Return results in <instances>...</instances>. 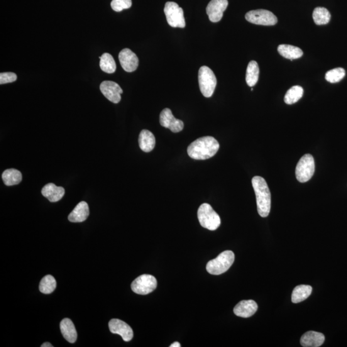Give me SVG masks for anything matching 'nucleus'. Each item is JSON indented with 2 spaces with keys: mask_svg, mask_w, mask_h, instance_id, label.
Returning <instances> with one entry per match:
<instances>
[{
  "mask_svg": "<svg viewBox=\"0 0 347 347\" xmlns=\"http://www.w3.org/2000/svg\"><path fill=\"white\" fill-rule=\"evenodd\" d=\"M60 329L63 337L69 343H73L76 341L77 332L72 320L69 319H63L60 324Z\"/></svg>",
  "mask_w": 347,
  "mask_h": 347,
  "instance_id": "aec40b11",
  "label": "nucleus"
},
{
  "mask_svg": "<svg viewBox=\"0 0 347 347\" xmlns=\"http://www.w3.org/2000/svg\"><path fill=\"white\" fill-rule=\"evenodd\" d=\"M99 59L100 67L103 72L109 74L115 72L117 65L113 56L108 53H104Z\"/></svg>",
  "mask_w": 347,
  "mask_h": 347,
  "instance_id": "393cba45",
  "label": "nucleus"
},
{
  "mask_svg": "<svg viewBox=\"0 0 347 347\" xmlns=\"http://www.w3.org/2000/svg\"><path fill=\"white\" fill-rule=\"evenodd\" d=\"M17 80L16 73L12 72H4L0 73V84H8L15 82Z\"/></svg>",
  "mask_w": 347,
  "mask_h": 347,
  "instance_id": "7c9ffc66",
  "label": "nucleus"
},
{
  "mask_svg": "<svg viewBox=\"0 0 347 347\" xmlns=\"http://www.w3.org/2000/svg\"><path fill=\"white\" fill-rule=\"evenodd\" d=\"M228 6V0H212L209 2L206 10L210 21L213 23L221 21Z\"/></svg>",
  "mask_w": 347,
  "mask_h": 347,
  "instance_id": "f8f14e48",
  "label": "nucleus"
},
{
  "mask_svg": "<svg viewBox=\"0 0 347 347\" xmlns=\"http://www.w3.org/2000/svg\"><path fill=\"white\" fill-rule=\"evenodd\" d=\"M345 76V71L342 68H334L327 72L326 79L331 83H337L341 81Z\"/></svg>",
  "mask_w": 347,
  "mask_h": 347,
  "instance_id": "c85d7f7f",
  "label": "nucleus"
},
{
  "mask_svg": "<svg viewBox=\"0 0 347 347\" xmlns=\"http://www.w3.org/2000/svg\"><path fill=\"white\" fill-rule=\"evenodd\" d=\"M312 288L309 285H300L293 290L292 296V301L294 304H298L308 299L311 295Z\"/></svg>",
  "mask_w": 347,
  "mask_h": 347,
  "instance_id": "4be33fe9",
  "label": "nucleus"
},
{
  "mask_svg": "<svg viewBox=\"0 0 347 347\" xmlns=\"http://www.w3.org/2000/svg\"><path fill=\"white\" fill-rule=\"evenodd\" d=\"M41 193L49 201L55 203L62 199L65 195V190L62 187H57L53 183H48L43 188Z\"/></svg>",
  "mask_w": 347,
  "mask_h": 347,
  "instance_id": "dca6fc26",
  "label": "nucleus"
},
{
  "mask_svg": "<svg viewBox=\"0 0 347 347\" xmlns=\"http://www.w3.org/2000/svg\"><path fill=\"white\" fill-rule=\"evenodd\" d=\"M90 210L86 202L81 201L78 204L68 216V220L72 222H82L89 217Z\"/></svg>",
  "mask_w": 347,
  "mask_h": 347,
  "instance_id": "a211bd4d",
  "label": "nucleus"
},
{
  "mask_svg": "<svg viewBox=\"0 0 347 347\" xmlns=\"http://www.w3.org/2000/svg\"><path fill=\"white\" fill-rule=\"evenodd\" d=\"M138 143L141 151L145 153H150L155 147V136L151 131L143 129L139 135Z\"/></svg>",
  "mask_w": 347,
  "mask_h": 347,
  "instance_id": "6ab92c4d",
  "label": "nucleus"
},
{
  "mask_svg": "<svg viewBox=\"0 0 347 347\" xmlns=\"http://www.w3.org/2000/svg\"><path fill=\"white\" fill-rule=\"evenodd\" d=\"M41 347H53V346L52 344H51L50 343H48V342H46V343H43L42 345L41 346Z\"/></svg>",
  "mask_w": 347,
  "mask_h": 347,
  "instance_id": "473e14b6",
  "label": "nucleus"
},
{
  "mask_svg": "<svg viewBox=\"0 0 347 347\" xmlns=\"http://www.w3.org/2000/svg\"><path fill=\"white\" fill-rule=\"evenodd\" d=\"M315 163L313 156L309 154L303 156L296 167V177L300 183H305L314 175Z\"/></svg>",
  "mask_w": 347,
  "mask_h": 347,
  "instance_id": "423d86ee",
  "label": "nucleus"
},
{
  "mask_svg": "<svg viewBox=\"0 0 347 347\" xmlns=\"http://www.w3.org/2000/svg\"><path fill=\"white\" fill-rule=\"evenodd\" d=\"M157 287V280L153 275L144 274L136 278L131 283L133 292L138 295H146L153 292Z\"/></svg>",
  "mask_w": 347,
  "mask_h": 347,
  "instance_id": "1a4fd4ad",
  "label": "nucleus"
},
{
  "mask_svg": "<svg viewBox=\"0 0 347 347\" xmlns=\"http://www.w3.org/2000/svg\"><path fill=\"white\" fill-rule=\"evenodd\" d=\"M197 217L202 227L214 231L221 224V218L217 212L209 204H204L199 207L197 211Z\"/></svg>",
  "mask_w": 347,
  "mask_h": 347,
  "instance_id": "20e7f679",
  "label": "nucleus"
},
{
  "mask_svg": "<svg viewBox=\"0 0 347 347\" xmlns=\"http://www.w3.org/2000/svg\"><path fill=\"white\" fill-rule=\"evenodd\" d=\"M325 341V336L320 332L309 331L303 334L300 343L304 347H319Z\"/></svg>",
  "mask_w": 347,
  "mask_h": 347,
  "instance_id": "f3484780",
  "label": "nucleus"
},
{
  "mask_svg": "<svg viewBox=\"0 0 347 347\" xmlns=\"http://www.w3.org/2000/svg\"><path fill=\"white\" fill-rule=\"evenodd\" d=\"M278 52L282 57L288 60H297L302 57L304 53L297 46L290 45H280L278 46Z\"/></svg>",
  "mask_w": 347,
  "mask_h": 347,
  "instance_id": "412c9836",
  "label": "nucleus"
},
{
  "mask_svg": "<svg viewBox=\"0 0 347 347\" xmlns=\"http://www.w3.org/2000/svg\"><path fill=\"white\" fill-rule=\"evenodd\" d=\"M57 283L54 277L52 275H46L41 280L40 284V292L44 294H50L54 292Z\"/></svg>",
  "mask_w": 347,
  "mask_h": 347,
  "instance_id": "cd10ccee",
  "label": "nucleus"
},
{
  "mask_svg": "<svg viewBox=\"0 0 347 347\" xmlns=\"http://www.w3.org/2000/svg\"><path fill=\"white\" fill-rule=\"evenodd\" d=\"M259 77V67L258 63L251 61L246 70V81L249 86L253 87L258 82Z\"/></svg>",
  "mask_w": 347,
  "mask_h": 347,
  "instance_id": "5701e85b",
  "label": "nucleus"
},
{
  "mask_svg": "<svg viewBox=\"0 0 347 347\" xmlns=\"http://www.w3.org/2000/svg\"><path fill=\"white\" fill-rule=\"evenodd\" d=\"M199 89L204 97L212 96L217 85V79L214 73L207 66L200 68L198 73Z\"/></svg>",
  "mask_w": 347,
  "mask_h": 347,
  "instance_id": "39448f33",
  "label": "nucleus"
},
{
  "mask_svg": "<svg viewBox=\"0 0 347 347\" xmlns=\"http://www.w3.org/2000/svg\"><path fill=\"white\" fill-rule=\"evenodd\" d=\"M219 147L216 138L212 136H204L190 143L188 147L187 153L194 160H205L216 155Z\"/></svg>",
  "mask_w": 347,
  "mask_h": 347,
  "instance_id": "f257e3e1",
  "label": "nucleus"
},
{
  "mask_svg": "<svg viewBox=\"0 0 347 347\" xmlns=\"http://www.w3.org/2000/svg\"><path fill=\"white\" fill-rule=\"evenodd\" d=\"M112 9L115 12H121L124 9H128L132 6L131 0H112Z\"/></svg>",
  "mask_w": 347,
  "mask_h": 347,
  "instance_id": "c756f323",
  "label": "nucleus"
},
{
  "mask_svg": "<svg viewBox=\"0 0 347 347\" xmlns=\"http://www.w3.org/2000/svg\"><path fill=\"white\" fill-rule=\"evenodd\" d=\"M160 123L161 126L169 129L173 133H179L184 128L183 122L176 119L169 108H165L161 112Z\"/></svg>",
  "mask_w": 347,
  "mask_h": 347,
  "instance_id": "9d476101",
  "label": "nucleus"
},
{
  "mask_svg": "<svg viewBox=\"0 0 347 347\" xmlns=\"http://www.w3.org/2000/svg\"><path fill=\"white\" fill-rule=\"evenodd\" d=\"M164 12L167 23L174 28H185L184 12L177 3L168 2L165 4Z\"/></svg>",
  "mask_w": 347,
  "mask_h": 347,
  "instance_id": "0eeeda50",
  "label": "nucleus"
},
{
  "mask_svg": "<svg viewBox=\"0 0 347 347\" xmlns=\"http://www.w3.org/2000/svg\"><path fill=\"white\" fill-rule=\"evenodd\" d=\"M2 179L5 185L7 186L16 185L21 183L22 175L20 171L14 168H10L5 170L2 174Z\"/></svg>",
  "mask_w": 347,
  "mask_h": 347,
  "instance_id": "b1692460",
  "label": "nucleus"
},
{
  "mask_svg": "<svg viewBox=\"0 0 347 347\" xmlns=\"http://www.w3.org/2000/svg\"><path fill=\"white\" fill-rule=\"evenodd\" d=\"M110 332L121 336L124 341H130L133 338V331L126 322L119 319H112L109 322Z\"/></svg>",
  "mask_w": 347,
  "mask_h": 347,
  "instance_id": "ddd939ff",
  "label": "nucleus"
},
{
  "mask_svg": "<svg viewBox=\"0 0 347 347\" xmlns=\"http://www.w3.org/2000/svg\"><path fill=\"white\" fill-rule=\"evenodd\" d=\"M120 63L122 68L127 72H134L138 67L137 56L130 49L124 48L119 55Z\"/></svg>",
  "mask_w": 347,
  "mask_h": 347,
  "instance_id": "4468645a",
  "label": "nucleus"
},
{
  "mask_svg": "<svg viewBox=\"0 0 347 347\" xmlns=\"http://www.w3.org/2000/svg\"><path fill=\"white\" fill-rule=\"evenodd\" d=\"M257 309L258 305L254 300H243L234 307V312L236 316L246 319L252 316Z\"/></svg>",
  "mask_w": 347,
  "mask_h": 347,
  "instance_id": "2eb2a0df",
  "label": "nucleus"
},
{
  "mask_svg": "<svg viewBox=\"0 0 347 347\" xmlns=\"http://www.w3.org/2000/svg\"><path fill=\"white\" fill-rule=\"evenodd\" d=\"M245 18L251 23L258 25L272 26L277 23V16L267 10L258 9L247 12Z\"/></svg>",
  "mask_w": 347,
  "mask_h": 347,
  "instance_id": "6e6552de",
  "label": "nucleus"
},
{
  "mask_svg": "<svg viewBox=\"0 0 347 347\" xmlns=\"http://www.w3.org/2000/svg\"><path fill=\"white\" fill-rule=\"evenodd\" d=\"M235 255L233 251H224L219 254L216 258L207 263V270L210 274L219 275L225 273L234 262Z\"/></svg>",
  "mask_w": 347,
  "mask_h": 347,
  "instance_id": "7ed1b4c3",
  "label": "nucleus"
},
{
  "mask_svg": "<svg viewBox=\"0 0 347 347\" xmlns=\"http://www.w3.org/2000/svg\"><path fill=\"white\" fill-rule=\"evenodd\" d=\"M100 90L104 96L113 103L118 104L121 101V94L123 90L117 83L106 80L100 85Z\"/></svg>",
  "mask_w": 347,
  "mask_h": 347,
  "instance_id": "9b49d317",
  "label": "nucleus"
},
{
  "mask_svg": "<svg viewBox=\"0 0 347 347\" xmlns=\"http://www.w3.org/2000/svg\"><path fill=\"white\" fill-rule=\"evenodd\" d=\"M252 185L255 191L258 213L262 217H266L271 210V192L267 183L261 177L253 178Z\"/></svg>",
  "mask_w": 347,
  "mask_h": 347,
  "instance_id": "f03ea898",
  "label": "nucleus"
},
{
  "mask_svg": "<svg viewBox=\"0 0 347 347\" xmlns=\"http://www.w3.org/2000/svg\"><path fill=\"white\" fill-rule=\"evenodd\" d=\"M304 94V90L300 85H295L288 90L285 95L284 102L287 104H293L299 101Z\"/></svg>",
  "mask_w": 347,
  "mask_h": 347,
  "instance_id": "bb28decb",
  "label": "nucleus"
},
{
  "mask_svg": "<svg viewBox=\"0 0 347 347\" xmlns=\"http://www.w3.org/2000/svg\"><path fill=\"white\" fill-rule=\"evenodd\" d=\"M180 346H181L180 343H179V342H177V341L175 342V343H173L170 346V347H180Z\"/></svg>",
  "mask_w": 347,
  "mask_h": 347,
  "instance_id": "2f4dec72",
  "label": "nucleus"
},
{
  "mask_svg": "<svg viewBox=\"0 0 347 347\" xmlns=\"http://www.w3.org/2000/svg\"><path fill=\"white\" fill-rule=\"evenodd\" d=\"M312 18L314 23L317 25H322L329 23L331 20V16L328 10L324 7H316L312 13Z\"/></svg>",
  "mask_w": 347,
  "mask_h": 347,
  "instance_id": "a878e982",
  "label": "nucleus"
}]
</instances>
